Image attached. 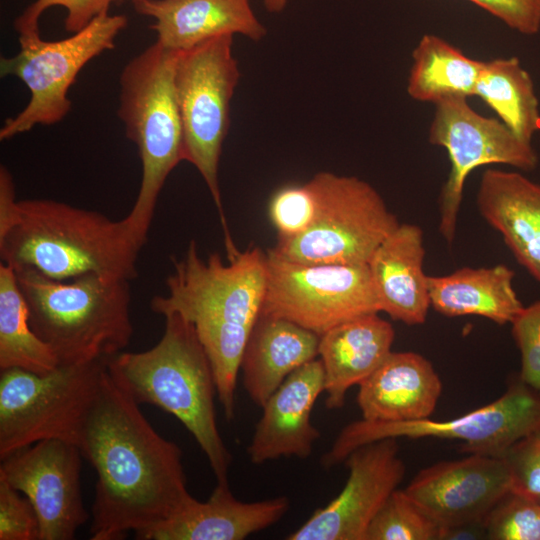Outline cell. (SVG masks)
Listing matches in <instances>:
<instances>
[{"mask_svg":"<svg viewBox=\"0 0 540 540\" xmlns=\"http://www.w3.org/2000/svg\"><path fill=\"white\" fill-rule=\"evenodd\" d=\"M78 447L97 474L91 540L140 534L194 498L187 489L180 447L156 432L108 365Z\"/></svg>","mask_w":540,"mask_h":540,"instance_id":"cell-1","label":"cell"},{"mask_svg":"<svg viewBox=\"0 0 540 540\" xmlns=\"http://www.w3.org/2000/svg\"><path fill=\"white\" fill-rule=\"evenodd\" d=\"M226 264L217 253L203 260L195 241L166 280L167 294L155 295L151 310L189 321L214 373L218 399L228 420L235 415V391L242 355L259 318L266 289V252L238 251Z\"/></svg>","mask_w":540,"mask_h":540,"instance_id":"cell-2","label":"cell"},{"mask_svg":"<svg viewBox=\"0 0 540 540\" xmlns=\"http://www.w3.org/2000/svg\"><path fill=\"white\" fill-rule=\"evenodd\" d=\"M143 246L124 220L51 199H15L11 173L0 167V256L14 270L54 280L88 273L131 281Z\"/></svg>","mask_w":540,"mask_h":540,"instance_id":"cell-3","label":"cell"},{"mask_svg":"<svg viewBox=\"0 0 540 540\" xmlns=\"http://www.w3.org/2000/svg\"><path fill=\"white\" fill-rule=\"evenodd\" d=\"M164 318L156 345L120 352L108 360V370L139 405L151 404L175 416L204 452L217 482H228L232 456L217 427L211 363L189 321L175 313Z\"/></svg>","mask_w":540,"mask_h":540,"instance_id":"cell-4","label":"cell"},{"mask_svg":"<svg viewBox=\"0 0 540 540\" xmlns=\"http://www.w3.org/2000/svg\"><path fill=\"white\" fill-rule=\"evenodd\" d=\"M14 271L31 328L59 365L109 359L130 343L129 280L88 273L60 281L31 268Z\"/></svg>","mask_w":540,"mask_h":540,"instance_id":"cell-5","label":"cell"},{"mask_svg":"<svg viewBox=\"0 0 540 540\" xmlns=\"http://www.w3.org/2000/svg\"><path fill=\"white\" fill-rule=\"evenodd\" d=\"M179 51L155 42L120 75L118 116L137 146L142 165L138 195L124 222L143 246L167 177L183 161V131L174 72Z\"/></svg>","mask_w":540,"mask_h":540,"instance_id":"cell-6","label":"cell"},{"mask_svg":"<svg viewBox=\"0 0 540 540\" xmlns=\"http://www.w3.org/2000/svg\"><path fill=\"white\" fill-rule=\"evenodd\" d=\"M233 38L218 36L179 51L174 72L183 131V161L198 170L209 189L220 213L227 252L236 247L224 216L218 168L230 127L231 101L240 79Z\"/></svg>","mask_w":540,"mask_h":540,"instance_id":"cell-7","label":"cell"},{"mask_svg":"<svg viewBox=\"0 0 540 540\" xmlns=\"http://www.w3.org/2000/svg\"><path fill=\"white\" fill-rule=\"evenodd\" d=\"M307 184L313 219L303 233L271 248L283 258L305 264H367L400 224L378 191L356 176L322 171Z\"/></svg>","mask_w":540,"mask_h":540,"instance_id":"cell-8","label":"cell"},{"mask_svg":"<svg viewBox=\"0 0 540 540\" xmlns=\"http://www.w3.org/2000/svg\"><path fill=\"white\" fill-rule=\"evenodd\" d=\"M109 359L58 365L46 373L1 370L0 459L46 439L78 446Z\"/></svg>","mask_w":540,"mask_h":540,"instance_id":"cell-9","label":"cell"},{"mask_svg":"<svg viewBox=\"0 0 540 540\" xmlns=\"http://www.w3.org/2000/svg\"><path fill=\"white\" fill-rule=\"evenodd\" d=\"M125 15H101L67 38L46 41L40 36L18 38L20 49L2 57L0 74L14 76L30 92L27 105L5 120L0 140H8L37 125H54L71 110L68 92L84 66L104 51L115 47V40L126 28Z\"/></svg>","mask_w":540,"mask_h":540,"instance_id":"cell-10","label":"cell"},{"mask_svg":"<svg viewBox=\"0 0 540 540\" xmlns=\"http://www.w3.org/2000/svg\"><path fill=\"white\" fill-rule=\"evenodd\" d=\"M539 428L540 394L518 379L495 401L446 421L361 419L349 423L322 456L321 464L330 469L359 446L389 437L456 440L462 442L463 452L502 456L512 444Z\"/></svg>","mask_w":540,"mask_h":540,"instance_id":"cell-11","label":"cell"},{"mask_svg":"<svg viewBox=\"0 0 540 540\" xmlns=\"http://www.w3.org/2000/svg\"><path fill=\"white\" fill-rule=\"evenodd\" d=\"M380 312L367 264H305L266 252L261 313L292 321L321 336L331 328Z\"/></svg>","mask_w":540,"mask_h":540,"instance_id":"cell-12","label":"cell"},{"mask_svg":"<svg viewBox=\"0 0 540 540\" xmlns=\"http://www.w3.org/2000/svg\"><path fill=\"white\" fill-rule=\"evenodd\" d=\"M428 138L447 151L451 163L439 197V232L449 244L456 235L466 178L475 168L506 164L531 171L538 165L530 142L519 138L502 121L477 113L465 97L435 104Z\"/></svg>","mask_w":540,"mask_h":540,"instance_id":"cell-13","label":"cell"},{"mask_svg":"<svg viewBox=\"0 0 540 540\" xmlns=\"http://www.w3.org/2000/svg\"><path fill=\"white\" fill-rule=\"evenodd\" d=\"M80 448L46 439L1 459L0 477L31 502L39 540H72L88 520L80 486Z\"/></svg>","mask_w":540,"mask_h":540,"instance_id":"cell-14","label":"cell"},{"mask_svg":"<svg viewBox=\"0 0 540 540\" xmlns=\"http://www.w3.org/2000/svg\"><path fill=\"white\" fill-rule=\"evenodd\" d=\"M397 438H383L346 457L349 475L340 494L317 509L287 540H366L367 530L405 475Z\"/></svg>","mask_w":540,"mask_h":540,"instance_id":"cell-15","label":"cell"},{"mask_svg":"<svg viewBox=\"0 0 540 540\" xmlns=\"http://www.w3.org/2000/svg\"><path fill=\"white\" fill-rule=\"evenodd\" d=\"M511 489L502 456L471 453L421 470L404 489L440 528L483 521Z\"/></svg>","mask_w":540,"mask_h":540,"instance_id":"cell-16","label":"cell"},{"mask_svg":"<svg viewBox=\"0 0 540 540\" xmlns=\"http://www.w3.org/2000/svg\"><path fill=\"white\" fill-rule=\"evenodd\" d=\"M324 371L314 359L292 372L261 407L247 454L259 465L281 457L306 459L320 438L312 424L315 402L324 392Z\"/></svg>","mask_w":540,"mask_h":540,"instance_id":"cell-17","label":"cell"},{"mask_svg":"<svg viewBox=\"0 0 540 540\" xmlns=\"http://www.w3.org/2000/svg\"><path fill=\"white\" fill-rule=\"evenodd\" d=\"M289 508L286 496L242 502L234 497L228 482H217L207 501L193 498L165 521L135 535V539L242 540L277 523Z\"/></svg>","mask_w":540,"mask_h":540,"instance_id":"cell-18","label":"cell"},{"mask_svg":"<svg viewBox=\"0 0 540 540\" xmlns=\"http://www.w3.org/2000/svg\"><path fill=\"white\" fill-rule=\"evenodd\" d=\"M138 14L150 17L157 42L184 51L206 40L236 34L262 40L267 29L250 0H134Z\"/></svg>","mask_w":540,"mask_h":540,"instance_id":"cell-19","label":"cell"},{"mask_svg":"<svg viewBox=\"0 0 540 540\" xmlns=\"http://www.w3.org/2000/svg\"><path fill=\"white\" fill-rule=\"evenodd\" d=\"M442 392L432 363L416 352H391L359 384L362 419L402 422L430 418Z\"/></svg>","mask_w":540,"mask_h":540,"instance_id":"cell-20","label":"cell"},{"mask_svg":"<svg viewBox=\"0 0 540 540\" xmlns=\"http://www.w3.org/2000/svg\"><path fill=\"white\" fill-rule=\"evenodd\" d=\"M424 258L422 229L400 223L368 261L380 311L393 320L411 326L426 321L431 305Z\"/></svg>","mask_w":540,"mask_h":540,"instance_id":"cell-21","label":"cell"},{"mask_svg":"<svg viewBox=\"0 0 540 540\" xmlns=\"http://www.w3.org/2000/svg\"><path fill=\"white\" fill-rule=\"evenodd\" d=\"M481 216L540 284V184L519 172L487 169L477 191Z\"/></svg>","mask_w":540,"mask_h":540,"instance_id":"cell-22","label":"cell"},{"mask_svg":"<svg viewBox=\"0 0 540 540\" xmlns=\"http://www.w3.org/2000/svg\"><path fill=\"white\" fill-rule=\"evenodd\" d=\"M395 331L378 313L343 322L320 336L328 409L344 406L347 391L371 375L392 352Z\"/></svg>","mask_w":540,"mask_h":540,"instance_id":"cell-23","label":"cell"},{"mask_svg":"<svg viewBox=\"0 0 540 540\" xmlns=\"http://www.w3.org/2000/svg\"><path fill=\"white\" fill-rule=\"evenodd\" d=\"M319 341L318 334L292 321L261 313L240 364L250 399L262 407L292 372L317 358Z\"/></svg>","mask_w":540,"mask_h":540,"instance_id":"cell-24","label":"cell"},{"mask_svg":"<svg viewBox=\"0 0 540 540\" xmlns=\"http://www.w3.org/2000/svg\"><path fill=\"white\" fill-rule=\"evenodd\" d=\"M514 276L503 264L428 276L430 305L447 317L475 315L499 325L511 324L524 308L513 286Z\"/></svg>","mask_w":540,"mask_h":540,"instance_id":"cell-25","label":"cell"},{"mask_svg":"<svg viewBox=\"0 0 540 540\" xmlns=\"http://www.w3.org/2000/svg\"><path fill=\"white\" fill-rule=\"evenodd\" d=\"M483 64L445 39L425 34L412 52L407 92L416 101L434 104L451 97L474 96Z\"/></svg>","mask_w":540,"mask_h":540,"instance_id":"cell-26","label":"cell"},{"mask_svg":"<svg viewBox=\"0 0 540 540\" xmlns=\"http://www.w3.org/2000/svg\"><path fill=\"white\" fill-rule=\"evenodd\" d=\"M474 96L480 97L519 138L530 142L540 131L533 80L516 57L484 61Z\"/></svg>","mask_w":540,"mask_h":540,"instance_id":"cell-27","label":"cell"},{"mask_svg":"<svg viewBox=\"0 0 540 540\" xmlns=\"http://www.w3.org/2000/svg\"><path fill=\"white\" fill-rule=\"evenodd\" d=\"M59 365L53 350L31 328L25 298L12 267L0 263V370L46 373Z\"/></svg>","mask_w":540,"mask_h":540,"instance_id":"cell-28","label":"cell"},{"mask_svg":"<svg viewBox=\"0 0 540 540\" xmlns=\"http://www.w3.org/2000/svg\"><path fill=\"white\" fill-rule=\"evenodd\" d=\"M440 531L404 489H396L372 520L366 540H439Z\"/></svg>","mask_w":540,"mask_h":540,"instance_id":"cell-29","label":"cell"},{"mask_svg":"<svg viewBox=\"0 0 540 540\" xmlns=\"http://www.w3.org/2000/svg\"><path fill=\"white\" fill-rule=\"evenodd\" d=\"M489 540H540V502L508 491L484 518Z\"/></svg>","mask_w":540,"mask_h":540,"instance_id":"cell-30","label":"cell"},{"mask_svg":"<svg viewBox=\"0 0 540 540\" xmlns=\"http://www.w3.org/2000/svg\"><path fill=\"white\" fill-rule=\"evenodd\" d=\"M116 0H35L14 21L18 38L40 36L39 19L49 8L61 6L66 10L65 30L75 33L97 17L109 13Z\"/></svg>","mask_w":540,"mask_h":540,"instance_id":"cell-31","label":"cell"},{"mask_svg":"<svg viewBox=\"0 0 540 540\" xmlns=\"http://www.w3.org/2000/svg\"><path fill=\"white\" fill-rule=\"evenodd\" d=\"M268 214L278 240L303 233L314 215V200L307 182L285 185L276 190L270 198Z\"/></svg>","mask_w":540,"mask_h":540,"instance_id":"cell-32","label":"cell"},{"mask_svg":"<svg viewBox=\"0 0 540 540\" xmlns=\"http://www.w3.org/2000/svg\"><path fill=\"white\" fill-rule=\"evenodd\" d=\"M511 489L540 502V428L512 444L502 455Z\"/></svg>","mask_w":540,"mask_h":540,"instance_id":"cell-33","label":"cell"},{"mask_svg":"<svg viewBox=\"0 0 540 540\" xmlns=\"http://www.w3.org/2000/svg\"><path fill=\"white\" fill-rule=\"evenodd\" d=\"M511 325L521 355L519 379L540 394V301L524 307Z\"/></svg>","mask_w":540,"mask_h":540,"instance_id":"cell-34","label":"cell"},{"mask_svg":"<svg viewBox=\"0 0 540 540\" xmlns=\"http://www.w3.org/2000/svg\"><path fill=\"white\" fill-rule=\"evenodd\" d=\"M0 477V540H39V521L31 502Z\"/></svg>","mask_w":540,"mask_h":540,"instance_id":"cell-35","label":"cell"},{"mask_svg":"<svg viewBox=\"0 0 540 540\" xmlns=\"http://www.w3.org/2000/svg\"><path fill=\"white\" fill-rule=\"evenodd\" d=\"M523 35L540 31V0H469Z\"/></svg>","mask_w":540,"mask_h":540,"instance_id":"cell-36","label":"cell"},{"mask_svg":"<svg viewBox=\"0 0 540 540\" xmlns=\"http://www.w3.org/2000/svg\"><path fill=\"white\" fill-rule=\"evenodd\" d=\"M487 539L483 521L467 522L441 528L439 540H482Z\"/></svg>","mask_w":540,"mask_h":540,"instance_id":"cell-37","label":"cell"},{"mask_svg":"<svg viewBox=\"0 0 540 540\" xmlns=\"http://www.w3.org/2000/svg\"><path fill=\"white\" fill-rule=\"evenodd\" d=\"M265 9L269 13L282 12L291 0H262Z\"/></svg>","mask_w":540,"mask_h":540,"instance_id":"cell-38","label":"cell"},{"mask_svg":"<svg viewBox=\"0 0 540 540\" xmlns=\"http://www.w3.org/2000/svg\"><path fill=\"white\" fill-rule=\"evenodd\" d=\"M129 1H131V2H132V1H134V0H129Z\"/></svg>","mask_w":540,"mask_h":540,"instance_id":"cell-39","label":"cell"}]
</instances>
